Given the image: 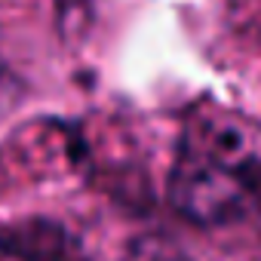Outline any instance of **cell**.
<instances>
[{"instance_id": "6da1fadb", "label": "cell", "mask_w": 261, "mask_h": 261, "mask_svg": "<svg viewBox=\"0 0 261 261\" xmlns=\"http://www.w3.org/2000/svg\"><path fill=\"white\" fill-rule=\"evenodd\" d=\"M240 160L243 157H237L221 136L209 139L206 133H194L181 145L169 175L172 206L188 221L206 227L246 215L252 206L240 178Z\"/></svg>"}, {"instance_id": "7a4b0ae2", "label": "cell", "mask_w": 261, "mask_h": 261, "mask_svg": "<svg viewBox=\"0 0 261 261\" xmlns=\"http://www.w3.org/2000/svg\"><path fill=\"white\" fill-rule=\"evenodd\" d=\"M0 255L16 261H89L80 240L53 218H22L0 227Z\"/></svg>"}, {"instance_id": "3957f363", "label": "cell", "mask_w": 261, "mask_h": 261, "mask_svg": "<svg viewBox=\"0 0 261 261\" xmlns=\"http://www.w3.org/2000/svg\"><path fill=\"white\" fill-rule=\"evenodd\" d=\"M123 261H188V258L175 249V243L163 237H139L126 249Z\"/></svg>"}, {"instance_id": "277c9868", "label": "cell", "mask_w": 261, "mask_h": 261, "mask_svg": "<svg viewBox=\"0 0 261 261\" xmlns=\"http://www.w3.org/2000/svg\"><path fill=\"white\" fill-rule=\"evenodd\" d=\"M22 101H25V83H22V77L4 59H0V120H7Z\"/></svg>"}, {"instance_id": "5b68a950", "label": "cell", "mask_w": 261, "mask_h": 261, "mask_svg": "<svg viewBox=\"0 0 261 261\" xmlns=\"http://www.w3.org/2000/svg\"><path fill=\"white\" fill-rule=\"evenodd\" d=\"M240 178H243L249 206L261 209V157H243L240 160Z\"/></svg>"}, {"instance_id": "8992f818", "label": "cell", "mask_w": 261, "mask_h": 261, "mask_svg": "<svg viewBox=\"0 0 261 261\" xmlns=\"http://www.w3.org/2000/svg\"><path fill=\"white\" fill-rule=\"evenodd\" d=\"M80 4H86V0H56V7H59V13H71V10H77Z\"/></svg>"}]
</instances>
